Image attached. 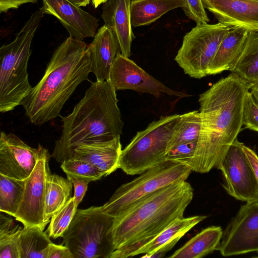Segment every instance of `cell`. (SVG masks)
Listing matches in <instances>:
<instances>
[{"label":"cell","instance_id":"cell-1","mask_svg":"<svg viewBox=\"0 0 258 258\" xmlns=\"http://www.w3.org/2000/svg\"><path fill=\"white\" fill-rule=\"evenodd\" d=\"M253 85L231 73L200 95L201 126L192 171L217 168L243 125L245 98Z\"/></svg>","mask_w":258,"mask_h":258},{"label":"cell","instance_id":"cell-2","mask_svg":"<svg viewBox=\"0 0 258 258\" xmlns=\"http://www.w3.org/2000/svg\"><path fill=\"white\" fill-rule=\"evenodd\" d=\"M194 189L185 181L165 186L115 218L112 235L115 250L110 258H126L179 218L191 202Z\"/></svg>","mask_w":258,"mask_h":258},{"label":"cell","instance_id":"cell-3","mask_svg":"<svg viewBox=\"0 0 258 258\" xmlns=\"http://www.w3.org/2000/svg\"><path fill=\"white\" fill-rule=\"evenodd\" d=\"M88 45L69 36L55 50L44 75L22 100L31 123L42 125L60 116L63 105L91 72Z\"/></svg>","mask_w":258,"mask_h":258},{"label":"cell","instance_id":"cell-4","mask_svg":"<svg viewBox=\"0 0 258 258\" xmlns=\"http://www.w3.org/2000/svg\"><path fill=\"white\" fill-rule=\"evenodd\" d=\"M116 90L110 80L92 82L72 112L62 117L61 137L51 155L61 163L83 144L109 141L119 137L124 125Z\"/></svg>","mask_w":258,"mask_h":258},{"label":"cell","instance_id":"cell-5","mask_svg":"<svg viewBox=\"0 0 258 258\" xmlns=\"http://www.w3.org/2000/svg\"><path fill=\"white\" fill-rule=\"evenodd\" d=\"M44 14L34 12L10 43L0 48V112L12 111L21 105L32 88L28 63L33 38Z\"/></svg>","mask_w":258,"mask_h":258},{"label":"cell","instance_id":"cell-6","mask_svg":"<svg viewBox=\"0 0 258 258\" xmlns=\"http://www.w3.org/2000/svg\"><path fill=\"white\" fill-rule=\"evenodd\" d=\"M180 120L181 114L163 116L137 132L122 150L118 168L134 175L165 162L170 141Z\"/></svg>","mask_w":258,"mask_h":258},{"label":"cell","instance_id":"cell-7","mask_svg":"<svg viewBox=\"0 0 258 258\" xmlns=\"http://www.w3.org/2000/svg\"><path fill=\"white\" fill-rule=\"evenodd\" d=\"M114 218L100 207L77 209L63 237L74 258H110L115 250L112 229Z\"/></svg>","mask_w":258,"mask_h":258},{"label":"cell","instance_id":"cell-8","mask_svg":"<svg viewBox=\"0 0 258 258\" xmlns=\"http://www.w3.org/2000/svg\"><path fill=\"white\" fill-rule=\"evenodd\" d=\"M191 171L185 165L166 161L120 185L101 206L102 210L114 218L118 217L158 189L175 182L185 181Z\"/></svg>","mask_w":258,"mask_h":258},{"label":"cell","instance_id":"cell-9","mask_svg":"<svg viewBox=\"0 0 258 258\" xmlns=\"http://www.w3.org/2000/svg\"><path fill=\"white\" fill-rule=\"evenodd\" d=\"M231 28L219 22L197 25L184 36L175 60L189 77H206L210 62Z\"/></svg>","mask_w":258,"mask_h":258},{"label":"cell","instance_id":"cell-10","mask_svg":"<svg viewBox=\"0 0 258 258\" xmlns=\"http://www.w3.org/2000/svg\"><path fill=\"white\" fill-rule=\"evenodd\" d=\"M243 145L235 139L216 168L222 173L223 187L229 195L246 203L258 201V184Z\"/></svg>","mask_w":258,"mask_h":258},{"label":"cell","instance_id":"cell-11","mask_svg":"<svg viewBox=\"0 0 258 258\" xmlns=\"http://www.w3.org/2000/svg\"><path fill=\"white\" fill-rule=\"evenodd\" d=\"M51 155L42 147L36 165L25 179L22 200L14 218L24 226H36L44 230V203L48 180L51 174L49 161Z\"/></svg>","mask_w":258,"mask_h":258},{"label":"cell","instance_id":"cell-12","mask_svg":"<svg viewBox=\"0 0 258 258\" xmlns=\"http://www.w3.org/2000/svg\"><path fill=\"white\" fill-rule=\"evenodd\" d=\"M217 250L224 256L258 252V201L240 207L223 232Z\"/></svg>","mask_w":258,"mask_h":258},{"label":"cell","instance_id":"cell-13","mask_svg":"<svg viewBox=\"0 0 258 258\" xmlns=\"http://www.w3.org/2000/svg\"><path fill=\"white\" fill-rule=\"evenodd\" d=\"M109 80L116 91L132 90L148 93L157 98L163 94L179 98L189 96L169 88L121 53L117 54L113 63Z\"/></svg>","mask_w":258,"mask_h":258},{"label":"cell","instance_id":"cell-14","mask_svg":"<svg viewBox=\"0 0 258 258\" xmlns=\"http://www.w3.org/2000/svg\"><path fill=\"white\" fill-rule=\"evenodd\" d=\"M42 146L30 147L17 135L2 131L0 134V174L24 180L31 173Z\"/></svg>","mask_w":258,"mask_h":258},{"label":"cell","instance_id":"cell-15","mask_svg":"<svg viewBox=\"0 0 258 258\" xmlns=\"http://www.w3.org/2000/svg\"><path fill=\"white\" fill-rule=\"evenodd\" d=\"M39 9L43 14L56 17L70 36L83 40L93 38L99 26V19L69 0H42Z\"/></svg>","mask_w":258,"mask_h":258},{"label":"cell","instance_id":"cell-16","mask_svg":"<svg viewBox=\"0 0 258 258\" xmlns=\"http://www.w3.org/2000/svg\"><path fill=\"white\" fill-rule=\"evenodd\" d=\"M219 23L258 32V0H202Z\"/></svg>","mask_w":258,"mask_h":258},{"label":"cell","instance_id":"cell-17","mask_svg":"<svg viewBox=\"0 0 258 258\" xmlns=\"http://www.w3.org/2000/svg\"><path fill=\"white\" fill-rule=\"evenodd\" d=\"M91 59V72L96 81L109 80L110 70L118 53H120L116 38L112 29L104 24L88 45Z\"/></svg>","mask_w":258,"mask_h":258},{"label":"cell","instance_id":"cell-18","mask_svg":"<svg viewBox=\"0 0 258 258\" xmlns=\"http://www.w3.org/2000/svg\"><path fill=\"white\" fill-rule=\"evenodd\" d=\"M131 1L108 0L104 3L101 14L105 24L116 38L120 53L127 57L131 55V44L135 38L131 21Z\"/></svg>","mask_w":258,"mask_h":258},{"label":"cell","instance_id":"cell-19","mask_svg":"<svg viewBox=\"0 0 258 258\" xmlns=\"http://www.w3.org/2000/svg\"><path fill=\"white\" fill-rule=\"evenodd\" d=\"M121 151L119 136L109 141L81 144L74 149L72 158L91 163L106 176L118 168Z\"/></svg>","mask_w":258,"mask_h":258},{"label":"cell","instance_id":"cell-20","mask_svg":"<svg viewBox=\"0 0 258 258\" xmlns=\"http://www.w3.org/2000/svg\"><path fill=\"white\" fill-rule=\"evenodd\" d=\"M248 31L240 27H232L222 40L210 62L208 75H213L229 71L240 51Z\"/></svg>","mask_w":258,"mask_h":258},{"label":"cell","instance_id":"cell-21","mask_svg":"<svg viewBox=\"0 0 258 258\" xmlns=\"http://www.w3.org/2000/svg\"><path fill=\"white\" fill-rule=\"evenodd\" d=\"M183 6V0H132V26L137 27L149 25L169 11Z\"/></svg>","mask_w":258,"mask_h":258},{"label":"cell","instance_id":"cell-22","mask_svg":"<svg viewBox=\"0 0 258 258\" xmlns=\"http://www.w3.org/2000/svg\"><path fill=\"white\" fill-rule=\"evenodd\" d=\"M229 71L252 84H258V32H248Z\"/></svg>","mask_w":258,"mask_h":258},{"label":"cell","instance_id":"cell-23","mask_svg":"<svg viewBox=\"0 0 258 258\" xmlns=\"http://www.w3.org/2000/svg\"><path fill=\"white\" fill-rule=\"evenodd\" d=\"M223 233L222 229L220 226H212L205 228L187 241L169 257H203L217 250Z\"/></svg>","mask_w":258,"mask_h":258},{"label":"cell","instance_id":"cell-24","mask_svg":"<svg viewBox=\"0 0 258 258\" xmlns=\"http://www.w3.org/2000/svg\"><path fill=\"white\" fill-rule=\"evenodd\" d=\"M205 216H195L176 220L149 242L144 245L136 253L135 255L145 254L146 257L157 249L178 240L198 223L204 220Z\"/></svg>","mask_w":258,"mask_h":258},{"label":"cell","instance_id":"cell-25","mask_svg":"<svg viewBox=\"0 0 258 258\" xmlns=\"http://www.w3.org/2000/svg\"><path fill=\"white\" fill-rule=\"evenodd\" d=\"M73 183L68 177L51 174L47 183L44 220L46 224L52 216L72 198Z\"/></svg>","mask_w":258,"mask_h":258},{"label":"cell","instance_id":"cell-26","mask_svg":"<svg viewBox=\"0 0 258 258\" xmlns=\"http://www.w3.org/2000/svg\"><path fill=\"white\" fill-rule=\"evenodd\" d=\"M46 232L36 226H24L19 237L20 258H47L51 243Z\"/></svg>","mask_w":258,"mask_h":258},{"label":"cell","instance_id":"cell-27","mask_svg":"<svg viewBox=\"0 0 258 258\" xmlns=\"http://www.w3.org/2000/svg\"><path fill=\"white\" fill-rule=\"evenodd\" d=\"M25 180L0 174V211L15 217L22 200Z\"/></svg>","mask_w":258,"mask_h":258},{"label":"cell","instance_id":"cell-28","mask_svg":"<svg viewBox=\"0 0 258 258\" xmlns=\"http://www.w3.org/2000/svg\"><path fill=\"white\" fill-rule=\"evenodd\" d=\"M201 126L200 111L194 110L181 114L180 124L170 141L168 151L179 144L198 141Z\"/></svg>","mask_w":258,"mask_h":258},{"label":"cell","instance_id":"cell-29","mask_svg":"<svg viewBox=\"0 0 258 258\" xmlns=\"http://www.w3.org/2000/svg\"><path fill=\"white\" fill-rule=\"evenodd\" d=\"M77 210L74 199L72 197L68 202L51 217L46 232L50 237L56 239L62 237L69 227Z\"/></svg>","mask_w":258,"mask_h":258},{"label":"cell","instance_id":"cell-30","mask_svg":"<svg viewBox=\"0 0 258 258\" xmlns=\"http://www.w3.org/2000/svg\"><path fill=\"white\" fill-rule=\"evenodd\" d=\"M61 168L67 176H72L89 182L101 179L103 173L91 163L78 159L71 158L61 163Z\"/></svg>","mask_w":258,"mask_h":258},{"label":"cell","instance_id":"cell-31","mask_svg":"<svg viewBox=\"0 0 258 258\" xmlns=\"http://www.w3.org/2000/svg\"><path fill=\"white\" fill-rule=\"evenodd\" d=\"M197 142L183 143L172 148L166 154V161L179 163L191 169Z\"/></svg>","mask_w":258,"mask_h":258},{"label":"cell","instance_id":"cell-32","mask_svg":"<svg viewBox=\"0 0 258 258\" xmlns=\"http://www.w3.org/2000/svg\"><path fill=\"white\" fill-rule=\"evenodd\" d=\"M22 227L0 235V258H20L19 237Z\"/></svg>","mask_w":258,"mask_h":258},{"label":"cell","instance_id":"cell-33","mask_svg":"<svg viewBox=\"0 0 258 258\" xmlns=\"http://www.w3.org/2000/svg\"><path fill=\"white\" fill-rule=\"evenodd\" d=\"M242 124L245 128L258 133V101L250 90L245 98Z\"/></svg>","mask_w":258,"mask_h":258},{"label":"cell","instance_id":"cell-34","mask_svg":"<svg viewBox=\"0 0 258 258\" xmlns=\"http://www.w3.org/2000/svg\"><path fill=\"white\" fill-rule=\"evenodd\" d=\"M183 2L184 6L181 8L185 15L197 25L210 22L202 0H183Z\"/></svg>","mask_w":258,"mask_h":258},{"label":"cell","instance_id":"cell-35","mask_svg":"<svg viewBox=\"0 0 258 258\" xmlns=\"http://www.w3.org/2000/svg\"><path fill=\"white\" fill-rule=\"evenodd\" d=\"M69 178L74 187V195L73 196L75 205L77 207L82 202L87 190L89 181L72 176H67Z\"/></svg>","mask_w":258,"mask_h":258},{"label":"cell","instance_id":"cell-36","mask_svg":"<svg viewBox=\"0 0 258 258\" xmlns=\"http://www.w3.org/2000/svg\"><path fill=\"white\" fill-rule=\"evenodd\" d=\"M47 258H74V256L67 246L51 242L48 246Z\"/></svg>","mask_w":258,"mask_h":258},{"label":"cell","instance_id":"cell-37","mask_svg":"<svg viewBox=\"0 0 258 258\" xmlns=\"http://www.w3.org/2000/svg\"><path fill=\"white\" fill-rule=\"evenodd\" d=\"M38 0H0V12L6 13L11 9H16L27 3H35Z\"/></svg>","mask_w":258,"mask_h":258},{"label":"cell","instance_id":"cell-38","mask_svg":"<svg viewBox=\"0 0 258 258\" xmlns=\"http://www.w3.org/2000/svg\"><path fill=\"white\" fill-rule=\"evenodd\" d=\"M242 149L252 168L258 184V156L254 151L244 144Z\"/></svg>","mask_w":258,"mask_h":258},{"label":"cell","instance_id":"cell-39","mask_svg":"<svg viewBox=\"0 0 258 258\" xmlns=\"http://www.w3.org/2000/svg\"><path fill=\"white\" fill-rule=\"evenodd\" d=\"M77 6L84 7L89 5L92 0H69Z\"/></svg>","mask_w":258,"mask_h":258},{"label":"cell","instance_id":"cell-40","mask_svg":"<svg viewBox=\"0 0 258 258\" xmlns=\"http://www.w3.org/2000/svg\"><path fill=\"white\" fill-rule=\"evenodd\" d=\"M250 91L258 101V84H253L251 86Z\"/></svg>","mask_w":258,"mask_h":258},{"label":"cell","instance_id":"cell-41","mask_svg":"<svg viewBox=\"0 0 258 258\" xmlns=\"http://www.w3.org/2000/svg\"><path fill=\"white\" fill-rule=\"evenodd\" d=\"M108 0H92V3L93 5L95 8H97L99 7L101 4L103 3H105Z\"/></svg>","mask_w":258,"mask_h":258},{"label":"cell","instance_id":"cell-42","mask_svg":"<svg viewBox=\"0 0 258 258\" xmlns=\"http://www.w3.org/2000/svg\"><path fill=\"white\" fill-rule=\"evenodd\" d=\"M255 257H258V256H255Z\"/></svg>","mask_w":258,"mask_h":258}]
</instances>
